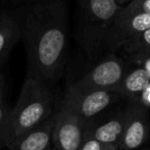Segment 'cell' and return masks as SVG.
I'll use <instances>...</instances> for the list:
<instances>
[{"label": "cell", "instance_id": "6da1fadb", "mask_svg": "<svg viewBox=\"0 0 150 150\" xmlns=\"http://www.w3.org/2000/svg\"><path fill=\"white\" fill-rule=\"evenodd\" d=\"M18 21L27 55V78L45 84L59 79L67 52V0H33Z\"/></svg>", "mask_w": 150, "mask_h": 150}, {"label": "cell", "instance_id": "7a4b0ae2", "mask_svg": "<svg viewBox=\"0 0 150 150\" xmlns=\"http://www.w3.org/2000/svg\"><path fill=\"white\" fill-rule=\"evenodd\" d=\"M52 115V95L47 85L26 78L16 105L9 109L0 136V145L9 146Z\"/></svg>", "mask_w": 150, "mask_h": 150}, {"label": "cell", "instance_id": "3957f363", "mask_svg": "<svg viewBox=\"0 0 150 150\" xmlns=\"http://www.w3.org/2000/svg\"><path fill=\"white\" fill-rule=\"evenodd\" d=\"M120 8L117 0H78L77 38L90 61L106 51L107 35Z\"/></svg>", "mask_w": 150, "mask_h": 150}, {"label": "cell", "instance_id": "277c9868", "mask_svg": "<svg viewBox=\"0 0 150 150\" xmlns=\"http://www.w3.org/2000/svg\"><path fill=\"white\" fill-rule=\"evenodd\" d=\"M120 96L115 91L85 89L73 82L67 86L61 106L87 122L112 104Z\"/></svg>", "mask_w": 150, "mask_h": 150}, {"label": "cell", "instance_id": "5b68a950", "mask_svg": "<svg viewBox=\"0 0 150 150\" xmlns=\"http://www.w3.org/2000/svg\"><path fill=\"white\" fill-rule=\"evenodd\" d=\"M150 28V16L129 5L122 6L106 39V51L115 53L131 39Z\"/></svg>", "mask_w": 150, "mask_h": 150}, {"label": "cell", "instance_id": "8992f818", "mask_svg": "<svg viewBox=\"0 0 150 150\" xmlns=\"http://www.w3.org/2000/svg\"><path fill=\"white\" fill-rule=\"evenodd\" d=\"M127 71L125 60L109 53L74 83L85 89L115 91Z\"/></svg>", "mask_w": 150, "mask_h": 150}, {"label": "cell", "instance_id": "52a82bcc", "mask_svg": "<svg viewBox=\"0 0 150 150\" xmlns=\"http://www.w3.org/2000/svg\"><path fill=\"white\" fill-rule=\"evenodd\" d=\"M87 122L61 106L53 117L51 150H79Z\"/></svg>", "mask_w": 150, "mask_h": 150}, {"label": "cell", "instance_id": "ba28073f", "mask_svg": "<svg viewBox=\"0 0 150 150\" xmlns=\"http://www.w3.org/2000/svg\"><path fill=\"white\" fill-rule=\"evenodd\" d=\"M126 111V126L119 149L134 150L146 141L149 132V115L146 107L138 102H133Z\"/></svg>", "mask_w": 150, "mask_h": 150}, {"label": "cell", "instance_id": "9c48e42d", "mask_svg": "<svg viewBox=\"0 0 150 150\" xmlns=\"http://www.w3.org/2000/svg\"><path fill=\"white\" fill-rule=\"evenodd\" d=\"M126 120L127 111L125 110L94 128H89L86 125L85 135L95 139L105 147H115L119 149Z\"/></svg>", "mask_w": 150, "mask_h": 150}, {"label": "cell", "instance_id": "30bf717a", "mask_svg": "<svg viewBox=\"0 0 150 150\" xmlns=\"http://www.w3.org/2000/svg\"><path fill=\"white\" fill-rule=\"evenodd\" d=\"M52 115L44 124L7 146V150H51V133L53 127Z\"/></svg>", "mask_w": 150, "mask_h": 150}, {"label": "cell", "instance_id": "8fae6325", "mask_svg": "<svg viewBox=\"0 0 150 150\" xmlns=\"http://www.w3.org/2000/svg\"><path fill=\"white\" fill-rule=\"evenodd\" d=\"M20 40L21 28L18 18L9 12H0V71Z\"/></svg>", "mask_w": 150, "mask_h": 150}, {"label": "cell", "instance_id": "7c38bea8", "mask_svg": "<svg viewBox=\"0 0 150 150\" xmlns=\"http://www.w3.org/2000/svg\"><path fill=\"white\" fill-rule=\"evenodd\" d=\"M149 82L148 73L143 67H138L131 71H127L115 92L120 96L131 99L133 102H138L141 93Z\"/></svg>", "mask_w": 150, "mask_h": 150}, {"label": "cell", "instance_id": "4fadbf2b", "mask_svg": "<svg viewBox=\"0 0 150 150\" xmlns=\"http://www.w3.org/2000/svg\"><path fill=\"white\" fill-rule=\"evenodd\" d=\"M122 49L126 57L135 64L150 57V28L135 36Z\"/></svg>", "mask_w": 150, "mask_h": 150}, {"label": "cell", "instance_id": "5bb4252c", "mask_svg": "<svg viewBox=\"0 0 150 150\" xmlns=\"http://www.w3.org/2000/svg\"><path fill=\"white\" fill-rule=\"evenodd\" d=\"M9 113V108L6 104L5 97H4V89L0 91V136L3 130L5 120L7 119V115Z\"/></svg>", "mask_w": 150, "mask_h": 150}, {"label": "cell", "instance_id": "9a60e30c", "mask_svg": "<svg viewBox=\"0 0 150 150\" xmlns=\"http://www.w3.org/2000/svg\"><path fill=\"white\" fill-rule=\"evenodd\" d=\"M105 146L91 137L84 135V140L79 150H104Z\"/></svg>", "mask_w": 150, "mask_h": 150}, {"label": "cell", "instance_id": "2e32d148", "mask_svg": "<svg viewBox=\"0 0 150 150\" xmlns=\"http://www.w3.org/2000/svg\"><path fill=\"white\" fill-rule=\"evenodd\" d=\"M131 8L137 10V11L147 13L150 16V0H132L129 4Z\"/></svg>", "mask_w": 150, "mask_h": 150}, {"label": "cell", "instance_id": "e0dca14e", "mask_svg": "<svg viewBox=\"0 0 150 150\" xmlns=\"http://www.w3.org/2000/svg\"><path fill=\"white\" fill-rule=\"evenodd\" d=\"M138 103H140L142 106L146 107V108H150V82L147 84L146 87L141 93Z\"/></svg>", "mask_w": 150, "mask_h": 150}, {"label": "cell", "instance_id": "ac0fdd59", "mask_svg": "<svg viewBox=\"0 0 150 150\" xmlns=\"http://www.w3.org/2000/svg\"><path fill=\"white\" fill-rule=\"evenodd\" d=\"M4 87H5V79H4L3 74H2L1 71H0V91L3 90Z\"/></svg>", "mask_w": 150, "mask_h": 150}, {"label": "cell", "instance_id": "d6986e66", "mask_svg": "<svg viewBox=\"0 0 150 150\" xmlns=\"http://www.w3.org/2000/svg\"><path fill=\"white\" fill-rule=\"evenodd\" d=\"M131 1H132V0H117V2L120 6H126L127 4H129Z\"/></svg>", "mask_w": 150, "mask_h": 150}, {"label": "cell", "instance_id": "ffe728a7", "mask_svg": "<svg viewBox=\"0 0 150 150\" xmlns=\"http://www.w3.org/2000/svg\"><path fill=\"white\" fill-rule=\"evenodd\" d=\"M104 150H119L117 148H115V147H105Z\"/></svg>", "mask_w": 150, "mask_h": 150}, {"label": "cell", "instance_id": "44dd1931", "mask_svg": "<svg viewBox=\"0 0 150 150\" xmlns=\"http://www.w3.org/2000/svg\"><path fill=\"white\" fill-rule=\"evenodd\" d=\"M145 150H150V148H148V149H145Z\"/></svg>", "mask_w": 150, "mask_h": 150}]
</instances>
